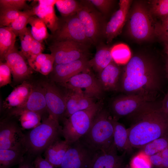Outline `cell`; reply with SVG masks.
<instances>
[{"instance_id": "obj_27", "label": "cell", "mask_w": 168, "mask_h": 168, "mask_svg": "<svg viewBox=\"0 0 168 168\" xmlns=\"http://www.w3.org/2000/svg\"><path fill=\"white\" fill-rule=\"evenodd\" d=\"M25 150L0 149V168H11L24 160Z\"/></svg>"}, {"instance_id": "obj_13", "label": "cell", "mask_w": 168, "mask_h": 168, "mask_svg": "<svg viewBox=\"0 0 168 168\" xmlns=\"http://www.w3.org/2000/svg\"><path fill=\"white\" fill-rule=\"evenodd\" d=\"M93 154L79 140L71 144L58 168H88Z\"/></svg>"}, {"instance_id": "obj_32", "label": "cell", "mask_w": 168, "mask_h": 168, "mask_svg": "<svg viewBox=\"0 0 168 168\" xmlns=\"http://www.w3.org/2000/svg\"><path fill=\"white\" fill-rule=\"evenodd\" d=\"M168 148V136L155 139L144 146L141 152L149 156L160 152Z\"/></svg>"}, {"instance_id": "obj_35", "label": "cell", "mask_w": 168, "mask_h": 168, "mask_svg": "<svg viewBox=\"0 0 168 168\" xmlns=\"http://www.w3.org/2000/svg\"><path fill=\"white\" fill-rule=\"evenodd\" d=\"M35 15L33 7L30 9L23 11L22 13L13 21L9 27L18 36L19 34L26 28L30 18Z\"/></svg>"}, {"instance_id": "obj_23", "label": "cell", "mask_w": 168, "mask_h": 168, "mask_svg": "<svg viewBox=\"0 0 168 168\" xmlns=\"http://www.w3.org/2000/svg\"><path fill=\"white\" fill-rule=\"evenodd\" d=\"M33 86L26 81L15 87L3 102V107L9 110L24 105L28 99Z\"/></svg>"}, {"instance_id": "obj_14", "label": "cell", "mask_w": 168, "mask_h": 168, "mask_svg": "<svg viewBox=\"0 0 168 168\" xmlns=\"http://www.w3.org/2000/svg\"><path fill=\"white\" fill-rule=\"evenodd\" d=\"M49 115L59 122L63 119L66 109V96L53 84H42Z\"/></svg>"}, {"instance_id": "obj_17", "label": "cell", "mask_w": 168, "mask_h": 168, "mask_svg": "<svg viewBox=\"0 0 168 168\" xmlns=\"http://www.w3.org/2000/svg\"><path fill=\"white\" fill-rule=\"evenodd\" d=\"M114 142L108 148L94 153L88 168H123L125 153L121 155Z\"/></svg>"}, {"instance_id": "obj_40", "label": "cell", "mask_w": 168, "mask_h": 168, "mask_svg": "<svg viewBox=\"0 0 168 168\" xmlns=\"http://www.w3.org/2000/svg\"><path fill=\"white\" fill-rule=\"evenodd\" d=\"M152 166L149 157L141 152L134 156L130 162L132 168H152Z\"/></svg>"}, {"instance_id": "obj_49", "label": "cell", "mask_w": 168, "mask_h": 168, "mask_svg": "<svg viewBox=\"0 0 168 168\" xmlns=\"http://www.w3.org/2000/svg\"><path fill=\"white\" fill-rule=\"evenodd\" d=\"M162 108L168 114V92L163 99L161 104Z\"/></svg>"}, {"instance_id": "obj_12", "label": "cell", "mask_w": 168, "mask_h": 168, "mask_svg": "<svg viewBox=\"0 0 168 168\" xmlns=\"http://www.w3.org/2000/svg\"><path fill=\"white\" fill-rule=\"evenodd\" d=\"M14 121L4 120L0 124V149L26 150L25 134Z\"/></svg>"}, {"instance_id": "obj_16", "label": "cell", "mask_w": 168, "mask_h": 168, "mask_svg": "<svg viewBox=\"0 0 168 168\" xmlns=\"http://www.w3.org/2000/svg\"><path fill=\"white\" fill-rule=\"evenodd\" d=\"M88 58L81 59L67 63L54 65L51 72L52 80L56 82L64 83L73 76L90 70Z\"/></svg>"}, {"instance_id": "obj_44", "label": "cell", "mask_w": 168, "mask_h": 168, "mask_svg": "<svg viewBox=\"0 0 168 168\" xmlns=\"http://www.w3.org/2000/svg\"><path fill=\"white\" fill-rule=\"evenodd\" d=\"M42 42L33 38L30 49V58L29 59L34 58L42 53L44 49V46Z\"/></svg>"}, {"instance_id": "obj_36", "label": "cell", "mask_w": 168, "mask_h": 168, "mask_svg": "<svg viewBox=\"0 0 168 168\" xmlns=\"http://www.w3.org/2000/svg\"><path fill=\"white\" fill-rule=\"evenodd\" d=\"M20 40L21 52L25 57L28 60L30 58L31 45L33 37L30 27H26L18 36Z\"/></svg>"}, {"instance_id": "obj_2", "label": "cell", "mask_w": 168, "mask_h": 168, "mask_svg": "<svg viewBox=\"0 0 168 168\" xmlns=\"http://www.w3.org/2000/svg\"><path fill=\"white\" fill-rule=\"evenodd\" d=\"M128 128L131 147L142 148L159 138L168 136V114L154 103L146 110L133 120Z\"/></svg>"}, {"instance_id": "obj_52", "label": "cell", "mask_w": 168, "mask_h": 168, "mask_svg": "<svg viewBox=\"0 0 168 168\" xmlns=\"http://www.w3.org/2000/svg\"><path fill=\"white\" fill-rule=\"evenodd\" d=\"M168 19V14L165 16L161 19V21L165 20Z\"/></svg>"}, {"instance_id": "obj_31", "label": "cell", "mask_w": 168, "mask_h": 168, "mask_svg": "<svg viewBox=\"0 0 168 168\" xmlns=\"http://www.w3.org/2000/svg\"><path fill=\"white\" fill-rule=\"evenodd\" d=\"M19 116L21 127L22 129H32L40 125L42 115L33 111L25 110L19 114Z\"/></svg>"}, {"instance_id": "obj_19", "label": "cell", "mask_w": 168, "mask_h": 168, "mask_svg": "<svg viewBox=\"0 0 168 168\" xmlns=\"http://www.w3.org/2000/svg\"><path fill=\"white\" fill-rule=\"evenodd\" d=\"M70 90V92L65 95L66 109L63 119L68 118L77 112L87 109L96 103L94 98L79 90Z\"/></svg>"}, {"instance_id": "obj_43", "label": "cell", "mask_w": 168, "mask_h": 168, "mask_svg": "<svg viewBox=\"0 0 168 168\" xmlns=\"http://www.w3.org/2000/svg\"><path fill=\"white\" fill-rule=\"evenodd\" d=\"M154 34L164 43H168V23L155 24Z\"/></svg>"}, {"instance_id": "obj_6", "label": "cell", "mask_w": 168, "mask_h": 168, "mask_svg": "<svg viewBox=\"0 0 168 168\" xmlns=\"http://www.w3.org/2000/svg\"><path fill=\"white\" fill-rule=\"evenodd\" d=\"M151 14L142 3L137 2L133 6L127 19L128 32L133 38L142 41L149 40L155 36Z\"/></svg>"}, {"instance_id": "obj_42", "label": "cell", "mask_w": 168, "mask_h": 168, "mask_svg": "<svg viewBox=\"0 0 168 168\" xmlns=\"http://www.w3.org/2000/svg\"><path fill=\"white\" fill-rule=\"evenodd\" d=\"M11 72L10 68L6 62L0 61V86H5L11 82Z\"/></svg>"}, {"instance_id": "obj_24", "label": "cell", "mask_w": 168, "mask_h": 168, "mask_svg": "<svg viewBox=\"0 0 168 168\" xmlns=\"http://www.w3.org/2000/svg\"><path fill=\"white\" fill-rule=\"evenodd\" d=\"M71 144L60 138L51 143L44 152V159L55 168L60 166L64 156Z\"/></svg>"}, {"instance_id": "obj_26", "label": "cell", "mask_w": 168, "mask_h": 168, "mask_svg": "<svg viewBox=\"0 0 168 168\" xmlns=\"http://www.w3.org/2000/svg\"><path fill=\"white\" fill-rule=\"evenodd\" d=\"M27 61L32 69L44 75L51 73L54 68V59L51 54L42 53Z\"/></svg>"}, {"instance_id": "obj_3", "label": "cell", "mask_w": 168, "mask_h": 168, "mask_svg": "<svg viewBox=\"0 0 168 168\" xmlns=\"http://www.w3.org/2000/svg\"><path fill=\"white\" fill-rule=\"evenodd\" d=\"M25 134L27 155L35 158L62 135V127L58 121L49 115L41 124Z\"/></svg>"}, {"instance_id": "obj_22", "label": "cell", "mask_w": 168, "mask_h": 168, "mask_svg": "<svg viewBox=\"0 0 168 168\" xmlns=\"http://www.w3.org/2000/svg\"><path fill=\"white\" fill-rule=\"evenodd\" d=\"M122 72L118 64L113 61L99 73L98 78L104 91L119 89Z\"/></svg>"}, {"instance_id": "obj_25", "label": "cell", "mask_w": 168, "mask_h": 168, "mask_svg": "<svg viewBox=\"0 0 168 168\" xmlns=\"http://www.w3.org/2000/svg\"><path fill=\"white\" fill-rule=\"evenodd\" d=\"M114 125L113 142L118 150L124 152H130L132 147L128 139L127 129L124 125L113 118Z\"/></svg>"}, {"instance_id": "obj_1", "label": "cell", "mask_w": 168, "mask_h": 168, "mask_svg": "<svg viewBox=\"0 0 168 168\" xmlns=\"http://www.w3.org/2000/svg\"><path fill=\"white\" fill-rule=\"evenodd\" d=\"M161 76L155 63L141 55L131 57L121 73L119 89L125 95L154 101L160 86Z\"/></svg>"}, {"instance_id": "obj_34", "label": "cell", "mask_w": 168, "mask_h": 168, "mask_svg": "<svg viewBox=\"0 0 168 168\" xmlns=\"http://www.w3.org/2000/svg\"><path fill=\"white\" fill-rule=\"evenodd\" d=\"M62 17H67L77 13L80 2L75 0H57L55 5Z\"/></svg>"}, {"instance_id": "obj_33", "label": "cell", "mask_w": 168, "mask_h": 168, "mask_svg": "<svg viewBox=\"0 0 168 168\" xmlns=\"http://www.w3.org/2000/svg\"><path fill=\"white\" fill-rule=\"evenodd\" d=\"M111 52L113 61L118 64L127 63L131 58L129 49L124 44L114 46L111 48Z\"/></svg>"}, {"instance_id": "obj_48", "label": "cell", "mask_w": 168, "mask_h": 168, "mask_svg": "<svg viewBox=\"0 0 168 168\" xmlns=\"http://www.w3.org/2000/svg\"><path fill=\"white\" fill-rule=\"evenodd\" d=\"M160 152L162 157L161 168H168V148Z\"/></svg>"}, {"instance_id": "obj_41", "label": "cell", "mask_w": 168, "mask_h": 168, "mask_svg": "<svg viewBox=\"0 0 168 168\" xmlns=\"http://www.w3.org/2000/svg\"><path fill=\"white\" fill-rule=\"evenodd\" d=\"M88 2L96 8L103 15H106L110 10L115 2L112 0H89Z\"/></svg>"}, {"instance_id": "obj_7", "label": "cell", "mask_w": 168, "mask_h": 168, "mask_svg": "<svg viewBox=\"0 0 168 168\" xmlns=\"http://www.w3.org/2000/svg\"><path fill=\"white\" fill-rule=\"evenodd\" d=\"M77 12L88 39L94 44H99L104 38L105 23L104 16L96 10L88 0L80 2Z\"/></svg>"}, {"instance_id": "obj_29", "label": "cell", "mask_w": 168, "mask_h": 168, "mask_svg": "<svg viewBox=\"0 0 168 168\" xmlns=\"http://www.w3.org/2000/svg\"><path fill=\"white\" fill-rule=\"evenodd\" d=\"M16 36L10 27L0 28V61L5 60L6 55L14 47Z\"/></svg>"}, {"instance_id": "obj_9", "label": "cell", "mask_w": 168, "mask_h": 168, "mask_svg": "<svg viewBox=\"0 0 168 168\" xmlns=\"http://www.w3.org/2000/svg\"><path fill=\"white\" fill-rule=\"evenodd\" d=\"M59 18L57 29L54 33L50 35L48 38L51 42L69 40L89 46L92 44L86 36L77 13L67 17L61 16Z\"/></svg>"}, {"instance_id": "obj_18", "label": "cell", "mask_w": 168, "mask_h": 168, "mask_svg": "<svg viewBox=\"0 0 168 168\" xmlns=\"http://www.w3.org/2000/svg\"><path fill=\"white\" fill-rule=\"evenodd\" d=\"M26 58L15 47L5 56V60L10 68L15 81L23 80L32 73V69L26 62Z\"/></svg>"}, {"instance_id": "obj_5", "label": "cell", "mask_w": 168, "mask_h": 168, "mask_svg": "<svg viewBox=\"0 0 168 168\" xmlns=\"http://www.w3.org/2000/svg\"><path fill=\"white\" fill-rule=\"evenodd\" d=\"M102 108L100 103H96L87 109L63 119L62 136L64 139L71 144L80 140L89 130L96 116Z\"/></svg>"}, {"instance_id": "obj_39", "label": "cell", "mask_w": 168, "mask_h": 168, "mask_svg": "<svg viewBox=\"0 0 168 168\" xmlns=\"http://www.w3.org/2000/svg\"><path fill=\"white\" fill-rule=\"evenodd\" d=\"M22 11L11 9H0V27H9Z\"/></svg>"}, {"instance_id": "obj_38", "label": "cell", "mask_w": 168, "mask_h": 168, "mask_svg": "<svg viewBox=\"0 0 168 168\" xmlns=\"http://www.w3.org/2000/svg\"><path fill=\"white\" fill-rule=\"evenodd\" d=\"M150 12L161 19L168 14V0L151 1Z\"/></svg>"}, {"instance_id": "obj_4", "label": "cell", "mask_w": 168, "mask_h": 168, "mask_svg": "<svg viewBox=\"0 0 168 168\" xmlns=\"http://www.w3.org/2000/svg\"><path fill=\"white\" fill-rule=\"evenodd\" d=\"M113 118L103 108L95 118L90 129L80 140L92 152L109 148L113 142Z\"/></svg>"}, {"instance_id": "obj_50", "label": "cell", "mask_w": 168, "mask_h": 168, "mask_svg": "<svg viewBox=\"0 0 168 168\" xmlns=\"http://www.w3.org/2000/svg\"><path fill=\"white\" fill-rule=\"evenodd\" d=\"M164 44L165 45V51L168 56V43H165Z\"/></svg>"}, {"instance_id": "obj_30", "label": "cell", "mask_w": 168, "mask_h": 168, "mask_svg": "<svg viewBox=\"0 0 168 168\" xmlns=\"http://www.w3.org/2000/svg\"><path fill=\"white\" fill-rule=\"evenodd\" d=\"M28 24L31 26L30 31L33 38L41 42L48 39L49 35L44 23L35 15L31 17Z\"/></svg>"}, {"instance_id": "obj_21", "label": "cell", "mask_w": 168, "mask_h": 168, "mask_svg": "<svg viewBox=\"0 0 168 168\" xmlns=\"http://www.w3.org/2000/svg\"><path fill=\"white\" fill-rule=\"evenodd\" d=\"M25 110L35 112L42 114L47 110L44 93L41 86L33 87L32 91L25 103L10 110V116H17Z\"/></svg>"}, {"instance_id": "obj_45", "label": "cell", "mask_w": 168, "mask_h": 168, "mask_svg": "<svg viewBox=\"0 0 168 168\" xmlns=\"http://www.w3.org/2000/svg\"><path fill=\"white\" fill-rule=\"evenodd\" d=\"M33 164L35 168H55L49 162L43 158L41 155L35 158Z\"/></svg>"}, {"instance_id": "obj_10", "label": "cell", "mask_w": 168, "mask_h": 168, "mask_svg": "<svg viewBox=\"0 0 168 168\" xmlns=\"http://www.w3.org/2000/svg\"><path fill=\"white\" fill-rule=\"evenodd\" d=\"M153 102L137 96L125 95L118 97L114 100L111 106L112 117L117 121L124 117L133 120L147 109Z\"/></svg>"}, {"instance_id": "obj_46", "label": "cell", "mask_w": 168, "mask_h": 168, "mask_svg": "<svg viewBox=\"0 0 168 168\" xmlns=\"http://www.w3.org/2000/svg\"><path fill=\"white\" fill-rule=\"evenodd\" d=\"M148 157L152 165H153L156 168H161L162 162V157L161 152Z\"/></svg>"}, {"instance_id": "obj_51", "label": "cell", "mask_w": 168, "mask_h": 168, "mask_svg": "<svg viewBox=\"0 0 168 168\" xmlns=\"http://www.w3.org/2000/svg\"><path fill=\"white\" fill-rule=\"evenodd\" d=\"M166 74L167 76L168 77V58L167 59L166 61Z\"/></svg>"}, {"instance_id": "obj_37", "label": "cell", "mask_w": 168, "mask_h": 168, "mask_svg": "<svg viewBox=\"0 0 168 168\" xmlns=\"http://www.w3.org/2000/svg\"><path fill=\"white\" fill-rule=\"evenodd\" d=\"M26 0H0V9H11L22 11L31 9Z\"/></svg>"}, {"instance_id": "obj_28", "label": "cell", "mask_w": 168, "mask_h": 168, "mask_svg": "<svg viewBox=\"0 0 168 168\" xmlns=\"http://www.w3.org/2000/svg\"><path fill=\"white\" fill-rule=\"evenodd\" d=\"M113 61L111 49L100 45L94 57L89 60V63L91 67L99 73Z\"/></svg>"}, {"instance_id": "obj_47", "label": "cell", "mask_w": 168, "mask_h": 168, "mask_svg": "<svg viewBox=\"0 0 168 168\" xmlns=\"http://www.w3.org/2000/svg\"><path fill=\"white\" fill-rule=\"evenodd\" d=\"M33 158L27 155L24 156L23 161L19 164L18 168H35Z\"/></svg>"}, {"instance_id": "obj_15", "label": "cell", "mask_w": 168, "mask_h": 168, "mask_svg": "<svg viewBox=\"0 0 168 168\" xmlns=\"http://www.w3.org/2000/svg\"><path fill=\"white\" fill-rule=\"evenodd\" d=\"M131 0H120L119 8L106 24L104 38L107 43L112 40L122 32L123 27L127 20Z\"/></svg>"}, {"instance_id": "obj_53", "label": "cell", "mask_w": 168, "mask_h": 168, "mask_svg": "<svg viewBox=\"0 0 168 168\" xmlns=\"http://www.w3.org/2000/svg\"><path fill=\"white\" fill-rule=\"evenodd\" d=\"M161 23H168V19L161 21Z\"/></svg>"}, {"instance_id": "obj_54", "label": "cell", "mask_w": 168, "mask_h": 168, "mask_svg": "<svg viewBox=\"0 0 168 168\" xmlns=\"http://www.w3.org/2000/svg\"><path fill=\"white\" fill-rule=\"evenodd\" d=\"M123 168H132L131 167H128V166H126L124 168L123 167Z\"/></svg>"}, {"instance_id": "obj_20", "label": "cell", "mask_w": 168, "mask_h": 168, "mask_svg": "<svg viewBox=\"0 0 168 168\" xmlns=\"http://www.w3.org/2000/svg\"><path fill=\"white\" fill-rule=\"evenodd\" d=\"M57 0H36L33 7L35 16L41 19L53 34L58 29L59 18L56 15L54 6Z\"/></svg>"}, {"instance_id": "obj_8", "label": "cell", "mask_w": 168, "mask_h": 168, "mask_svg": "<svg viewBox=\"0 0 168 168\" xmlns=\"http://www.w3.org/2000/svg\"><path fill=\"white\" fill-rule=\"evenodd\" d=\"M90 46L72 40H64L51 42L49 48L56 65L88 58Z\"/></svg>"}, {"instance_id": "obj_11", "label": "cell", "mask_w": 168, "mask_h": 168, "mask_svg": "<svg viewBox=\"0 0 168 168\" xmlns=\"http://www.w3.org/2000/svg\"><path fill=\"white\" fill-rule=\"evenodd\" d=\"M61 84L70 90H79L94 98H100L104 91L98 79L90 70L73 76Z\"/></svg>"}]
</instances>
